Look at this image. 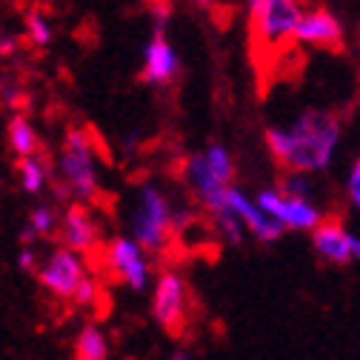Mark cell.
Instances as JSON below:
<instances>
[{
	"label": "cell",
	"instance_id": "cell-21",
	"mask_svg": "<svg viewBox=\"0 0 360 360\" xmlns=\"http://www.w3.org/2000/svg\"><path fill=\"white\" fill-rule=\"evenodd\" d=\"M281 192L311 200V198H314V184H311L309 172H286L283 180H281Z\"/></svg>",
	"mask_w": 360,
	"mask_h": 360
},
{
	"label": "cell",
	"instance_id": "cell-29",
	"mask_svg": "<svg viewBox=\"0 0 360 360\" xmlns=\"http://www.w3.org/2000/svg\"><path fill=\"white\" fill-rule=\"evenodd\" d=\"M263 6V0H246V9H249V18Z\"/></svg>",
	"mask_w": 360,
	"mask_h": 360
},
{
	"label": "cell",
	"instance_id": "cell-4",
	"mask_svg": "<svg viewBox=\"0 0 360 360\" xmlns=\"http://www.w3.org/2000/svg\"><path fill=\"white\" fill-rule=\"evenodd\" d=\"M300 0H263V6L252 15V34L260 46L278 49L295 40L300 18H303Z\"/></svg>",
	"mask_w": 360,
	"mask_h": 360
},
{
	"label": "cell",
	"instance_id": "cell-11",
	"mask_svg": "<svg viewBox=\"0 0 360 360\" xmlns=\"http://www.w3.org/2000/svg\"><path fill=\"white\" fill-rule=\"evenodd\" d=\"M311 235V249L321 260L332 266H346L352 260H360V238L352 235L338 217H323Z\"/></svg>",
	"mask_w": 360,
	"mask_h": 360
},
{
	"label": "cell",
	"instance_id": "cell-27",
	"mask_svg": "<svg viewBox=\"0 0 360 360\" xmlns=\"http://www.w3.org/2000/svg\"><path fill=\"white\" fill-rule=\"evenodd\" d=\"M15 92H18V89H15L12 77H4V103H6L9 109L15 106Z\"/></svg>",
	"mask_w": 360,
	"mask_h": 360
},
{
	"label": "cell",
	"instance_id": "cell-8",
	"mask_svg": "<svg viewBox=\"0 0 360 360\" xmlns=\"http://www.w3.org/2000/svg\"><path fill=\"white\" fill-rule=\"evenodd\" d=\"M255 200L272 217H278L283 226L292 229V232H314V229H318V223L323 220V212L314 206L311 200L286 195V192H281V186L260 189Z\"/></svg>",
	"mask_w": 360,
	"mask_h": 360
},
{
	"label": "cell",
	"instance_id": "cell-25",
	"mask_svg": "<svg viewBox=\"0 0 360 360\" xmlns=\"http://www.w3.org/2000/svg\"><path fill=\"white\" fill-rule=\"evenodd\" d=\"M18 46H20V37L12 34V32H4V37H0V55H4V58H12Z\"/></svg>",
	"mask_w": 360,
	"mask_h": 360
},
{
	"label": "cell",
	"instance_id": "cell-5",
	"mask_svg": "<svg viewBox=\"0 0 360 360\" xmlns=\"http://www.w3.org/2000/svg\"><path fill=\"white\" fill-rule=\"evenodd\" d=\"M86 260L83 252L72 249V246H58L46 255V260L37 269V281L49 295L60 297V300H72L75 292L80 289V283L86 281Z\"/></svg>",
	"mask_w": 360,
	"mask_h": 360
},
{
	"label": "cell",
	"instance_id": "cell-9",
	"mask_svg": "<svg viewBox=\"0 0 360 360\" xmlns=\"http://www.w3.org/2000/svg\"><path fill=\"white\" fill-rule=\"evenodd\" d=\"M141 77H143V83H149L155 89H166L180 77V55L166 34V23H155V29L146 40Z\"/></svg>",
	"mask_w": 360,
	"mask_h": 360
},
{
	"label": "cell",
	"instance_id": "cell-16",
	"mask_svg": "<svg viewBox=\"0 0 360 360\" xmlns=\"http://www.w3.org/2000/svg\"><path fill=\"white\" fill-rule=\"evenodd\" d=\"M15 172H18V184H20V189L26 195H40L49 184V169H46V163H43L40 155L18 158Z\"/></svg>",
	"mask_w": 360,
	"mask_h": 360
},
{
	"label": "cell",
	"instance_id": "cell-23",
	"mask_svg": "<svg viewBox=\"0 0 360 360\" xmlns=\"http://www.w3.org/2000/svg\"><path fill=\"white\" fill-rule=\"evenodd\" d=\"M18 269L20 272H34V269H40V257H37V252L32 246H23L18 252Z\"/></svg>",
	"mask_w": 360,
	"mask_h": 360
},
{
	"label": "cell",
	"instance_id": "cell-20",
	"mask_svg": "<svg viewBox=\"0 0 360 360\" xmlns=\"http://www.w3.org/2000/svg\"><path fill=\"white\" fill-rule=\"evenodd\" d=\"M29 223L37 229V235H40V238H49V235H55V232L60 229V214H58L49 203H40V206H34V209H32Z\"/></svg>",
	"mask_w": 360,
	"mask_h": 360
},
{
	"label": "cell",
	"instance_id": "cell-19",
	"mask_svg": "<svg viewBox=\"0 0 360 360\" xmlns=\"http://www.w3.org/2000/svg\"><path fill=\"white\" fill-rule=\"evenodd\" d=\"M23 34H26V40L32 43V46L46 49L49 43H52V37H55V29H52L49 15L43 12V9H37V6L29 9L26 18H23Z\"/></svg>",
	"mask_w": 360,
	"mask_h": 360
},
{
	"label": "cell",
	"instance_id": "cell-22",
	"mask_svg": "<svg viewBox=\"0 0 360 360\" xmlns=\"http://www.w3.org/2000/svg\"><path fill=\"white\" fill-rule=\"evenodd\" d=\"M346 198H349V203L360 212V155L352 160L349 174H346Z\"/></svg>",
	"mask_w": 360,
	"mask_h": 360
},
{
	"label": "cell",
	"instance_id": "cell-3",
	"mask_svg": "<svg viewBox=\"0 0 360 360\" xmlns=\"http://www.w3.org/2000/svg\"><path fill=\"white\" fill-rule=\"evenodd\" d=\"M129 229L149 255L163 252L174 235V206L155 184H143L138 189V200L129 214Z\"/></svg>",
	"mask_w": 360,
	"mask_h": 360
},
{
	"label": "cell",
	"instance_id": "cell-2",
	"mask_svg": "<svg viewBox=\"0 0 360 360\" xmlns=\"http://www.w3.org/2000/svg\"><path fill=\"white\" fill-rule=\"evenodd\" d=\"M58 169H60V195L63 198H75L77 203L95 200V195L101 189V177H98L95 146H92V138H89L86 129L72 126L63 134Z\"/></svg>",
	"mask_w": 360,
	"mask_h": 360
},
{
	"label": "cell",
	"instance_id": "cell-24",
	"mask_svg": "<svg viewBox=\"0 0 360 360\" xmlns=\"http://www.w3.org/2000/svg\"><path fill=\"white\" fill-rule=\"evenodd\" d=\"M95 292H98L95 281H92V278H86V281L80 283V289L75 292L72 303H77V306H89V303H92V300H95Z\"/></svg>",
	"mask_w": 360,
	"mask_h": 360
},
{
	"label": "cell",
	"instance_id": "cell-18",
	"mask_svg": "<svg viewBox=\"0 0 360 360\" xmlns=\"http://www.w3.org/2000/svg\"><path fill=\"white\" fill-rule=\"evenodd\" d=\"M212 223H214V229H217L220 240L226 243V246H240L243 238H246V232H249V229H246V223L238 217V212H235L232 206L214 212V214H212Z\"/></svg>",
	"mask_w": 360,
	"mask_h": 360
},
{
	"label": "cell",
	"instance_id": "cell-15",
	"mask_svg": "<svg viewBox=\"0 0 360 360\" xmlns=\"http://www.w3.org/2000/svg\"><path fill=\"white\" fill-rule=\"evenodd\" d=\"M6 138H9V149L15 158H26V155H37L40 149V138L37 129L32 126V120L26 115H12L9 126H6Z\"/></svg>",
	"mask_w": 360,
	"mask_h": 360
},
{
	"label": "cell",
	"instance_id": "cell-6",
	"mask_svg": "<svg viewBox=\"0 0 360 360\" xmlns=\"http://www.w3.org/2000/svg\"><path fill=\"white\" fill-rule=\"evenodd\" d=\"M106 263L112 272L131 289V292H146L152 286V266H149V252L129 238H115L106 246Z\"/></svg>",
	"mask_w": 360,
	"mask_h": 360
},
{
	"label": "cell",
	"instance_id": "cell-1",
	"mask_svg": "<svg viewBox=\"0 0 360 360\" xmlns=\"http://www.w3.org/2000/svg\"><path fill=\"white\" fill-rule=\"evenodd\" d=\"M340 143V120L329 109H303L283 126L266 129V146L283 172H326Z\"/></svg>",
	"mask_w": 360,
	"mask_h": 360
},
{
	"label": "cell",
	"instance_id": "cell-7",
	"mask_svg": "<svg viewBox=\"0 0 360 360\" xmlns=\"http://www.w3.org/2000/svg\"><path fill=\"white\" fill-rule=\"evenodd\" d=\"M186 309H189V286L177 272H163L155 281V292H152V321L166 329V332H177L186 321Z\"/></svg>",
	"mask_w": 360,
	"mask_h": 360
},
{
	"label": "cell",
	"instance_id": "cell-14",
	"mask_svg": "<svg viewBox=\"0 0 360 360\" xmlns=\"http://www.w3.org/2000/svg\"><path fill=\"white\" fill-rule=\"evenodd\" d=\"M58 235H60V243H63V246H72V249H77V252H89V249H95V243H98V238H101V229H98L95 214L89 212V206L75 200V203L63 212V217H60Z\"/></svg>",
	"mask_w": 360,
	"mask_h": 360
},
{
	"label": "cell",
	"instance_id": "cell-26",
	"mask_svg": "<svg viewBox=\"0 0 360 360\" xmlns=\"http://www.w3.org/2000/svg\"><path fill=\"white\" fill-rule=\"evenodd\" d=\"M18 240H20V246H34L37 240H40V235H37V229L32 226V223L26 220L23 226H20V232H18Z\"/></svg>",
	"mask_w": 360,
	"mask_h": 360
},
{
	"label": "cell",
	"instance_id": "cell-17",
	"mask_svg": "<svg viewBox=\"0 0 360 360\" xmlns=\"http://www.w3.org/2000/svg\"><path fill=\"white\" fill-rule=\"evenodd\" d=\"M75 360H109V340L95 323H89L77 332Z\"/></svg>",
	"mask_w": 360,
	"mask_h": 360
},
{
	"label": "cell",
	"instance_id": "cell-28",
	"mask_svg": "<svg viewBox=\"0 0 360 360\" xmlns=\"http://www.w3.org/2000/svg\"><path fill=\"white\" fill-rule=\"evenodd\" d=\"M169 360H192V354H189L186 349H174V352L169 354Z\"/></svg>",
	"mask_w": 360,
	"mask_h": 360
},
{
	"label": "cell",
	"instance_id": "cell-10",
	"mask_svg": "<svg viewBox=\"0 0 360 360\" xmlns=\"http://www.w3.org/2000/svg\"><path fill=\"white\" fill-rule=\"evenodd\" d=\"M184 180H186L189 192L195 195V200H198L209 214H214V212H220V209L229 206V186H232V184L220 180V177L212 172V166H209V160H206L203 152H195V155L186 158V163H184Z\"/></svg>",
	"mask_w": 360,
	"mask_h": 360
},
{
	"label": "cell",
	"instance_id": "cell-13",
	"mask_svg": "<svg viewBox=\"0 0 360 360\" xmlns=\"http://www.w3.org/2000/svg\"><path fill=\"white\" fill-rule=\"evenodd\" d=\"M295 40L314 49H340L346 40V29H343V20L329 9H306Z\"/></svg>",
	"mask_w": 360,
	"mask_h": 360
},
{
	"label": "cell",
	"instance_id": "cell-12",
	"mask_svg": "<svg viewBox=\"0 0 360 360\" xmlns=\"http://www.w3.org/2000/svg\"><path fill=\"white\" fill-rule=\"evenodd\" d=\"M229 206H232V209L238 212V217L246 223L249 235H252L255 240H260V243H275V240H281V238L289 232L278 217H272L255 198H249V195H246L243 189H238V186H229Z\"/></svg>",
	"mask_w": 360,
	"mask_h": 360
}]
</instances>
